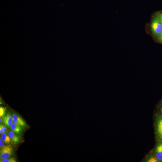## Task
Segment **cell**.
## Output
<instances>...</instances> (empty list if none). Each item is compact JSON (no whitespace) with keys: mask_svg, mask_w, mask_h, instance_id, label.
Returning a JSON list of instances; mask_svg holds the SVG:
<instances>
[{"mask_svg":"<svg viewBox=\"0 0 162 162\" xmlns=\"http://www.w3.org/2000/svg\"><path fill=\"white\" fill-rule=\"evenodd\" d=\"M8 134L10 137L11 142L14 144H16L20 143L22 140L20 136L12 130L9 131Z\"/></svg>","mask_w":162,"mask_h":162,"instance_id":"5b68a950","label":"cell"},{"mask_svg":"<svg viewBox=\"0 0 162 162\" xmlns=\"http://www.w3.org/2000/svg\"><path fill=\"white\" fill-rule=\"evenodd\" d=\"M155 152L156 158L160 162H162V143L157 145Z\"/></svg>","mask_w":162,"mask_h":162,"instance_id":"ba28073f","label":"cell"},{"mask_svg":"<svg viewBox=\"0 0 162 162\" xmlns=\"http://www.w3.org/2000/svg\"><path fill=\"white\" fill-rule=\"evenodd\" d=\"M156 131L158 137L162 140V115L159 116L157 120Z\"/></svg>","mask_w":162,"mask_h":162,"instance_id":"3957f363","label":"cell"},{"mask_svg":"<svg viewBox=\"0 0 162 162\" xmlns=\"http://www.w3.org/2000/svg\"><path fill=\"white\" fill-rule=\"evenodd\" d=\"M158 107L159 109L161 115H162V99L159 102Z\"/></svg>","mask_w":162,"mask_h":162,"instance_id":"5bb4252c","label":"cell"},{"mask_svg":"<svg viewBox=\"0 0 162 162\" xmlns=\"http://www.w3.org/2000/svg\"><path fill=\"white\" fill-rule=\"evenodd\" d=\"M13 153V149L10 146H5L0 148V159H3L8 158L10 157Z\"/></svg>","mask_w":162,"mask_h":162,"instance_id":"7a4b0ae2","label":"cell"},{"mask_svg":"<svg viewBox=\"0 0 162 162\" xmlns=\"http://www.w3.org/2000/svg\"><path fill=\"white\" fill-rule=\"evenodd\" d=\"M0 162H16V159L14 157H10L8 158L2 159H0Z\"/></svg>","mask_w":162,"mask_h":162,"instance_id":"30bf717a","label":"cell"},{"mask_svg":"<svg viewBox=\"0 0 162 162\" xmlns=\"http://www.w3.org/2000/svg\"><path fill=\"white\" fill-rule=\"evenodd\" d=\"M2 122L8 128H10L13 121L12 115L10 113H8L2 117Z\"/></svg>","mask_w":162,"mask_h":162,"instance_id":"8992f818","label":"cell"},{"mask_svg":"<svg viewBox=\"0 0 162 162\" xmlns=\"http://www.w3.org/2000/svg\"><path fill=\"white\" fill-rule=\"evenodd\" d=\"M5 143L0 139V148H2L5 145Z\"/></svg>","mask_w":162,"mask_h":162,"instance_id":"9a60e30c","label":"cell"},{"mask_svg":"<svg viewBox=\"0 0 162 162\" xmlns=\"http://www.w3.org/2000/svg\"><path fill=\"white\" fill-rule=\"evenodd\" d=\"M146 28V32L155 42L162 44V10L157 11L152 14Z\"/></svg>","mask_w":162,"mask_h":162,"instance_id":"6da1fadb","label":"cell"},{"mask_svg":"<svg viewBox=\"0 0 162 162\" xmlns=\"http://www.w3.org/2000/svg\"><path fill=\"white\" fill-rule=\"evenodd\" d=\"M148 162H159L160 161L156 157H151L148 161Z\"/></svg>","mask_w":162,"mask_h":162,"instance_id":"4fadbf2b","label":"cell"},{"mask_svg":"<svg viewBox=\"0 0 162 162\" xmlns=\"http://www.w3.org/2000/svg\"><path fill=\"white\" fill-rule=\"evenodd\" d=\"M12 116L14 122L19 125L22 128L26 127L27 124L26 122L20 116L16 113H13Z\"/></svg>","mask_w":162,"mask_h":162,"instance_id":"277c9868","label":"cell"},{"mask_svg":"<svg viewBox=\"0 0 162 162\" xmlns=\"http://www.w3.org/2000/svg\"><path fill=\"white\" fill-rule=\"evenodd\" d=\"M6 126L2 124H0V134L1 135L2 134L5 133L6 131Z\"/></svg>","mask_w":162,"mask_h":162,"instance_id":"7c38bea8","label":"cell"},{"mask_svg":"<svg viewBox=\"0 0 162 162\" xmlns=\"http://www.w3.org/2000/svg\"><path fill=\"white\" fill-rule=\"evenodd\" d=\"M0 139L6 144H9L11 142L8 134L6 133H4L1 135Z\"/></svg>","mask_w":162,"mask_h":162,"instance_id":"9c48e42d","label":"cell"},{"mask_svg":"<svg viewBox=\"0 0 162 162\" xmlns=\"http://www.w3.org/2000/svg\"><path fill=\"white\" fill-rule=\"evenodd\" d=\"M6 110L3 107H0V117H3L5 115Z\"/></svg>","mask_w":162,"mask_h":162,"instance_id":"8fae6325","label":"cell"},{"mask_svg":"<svg viewBox=\"0 0 162 162\" xmlns=\"http://www.w3.org/2000/svg\"><path fill=\"white\" fill-rule=\"evenodd\" d=\"M2 122V118H1V117H0V123H1Z\"/></svg>","mask_w":162,"mask_h":162,"instance_id":"2e32d148","label":"cell"},{"mask_svg":"<svg viewBox=\"0 0 162 162\" xmlns=\"http://www.w3.org/2000/svg\"><path fill=\"white\" fill-rule=\"evenodd\" d=\"M11 130L20 135L22 134V128L14 122L10 127Z\"/></svg>","mask_w":162,"mask_h":162,"instance_id":"52a82bcc","label":"cell"}]
</instances>
